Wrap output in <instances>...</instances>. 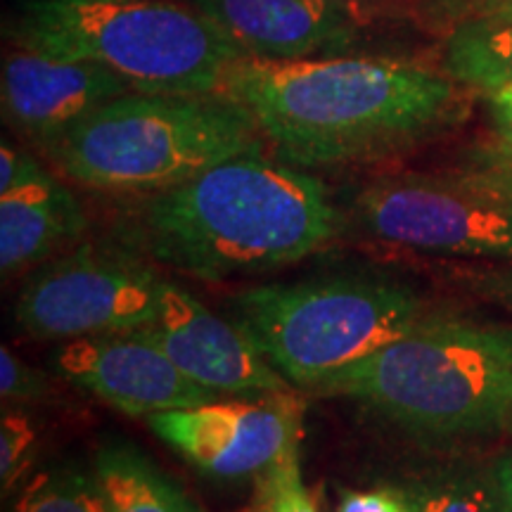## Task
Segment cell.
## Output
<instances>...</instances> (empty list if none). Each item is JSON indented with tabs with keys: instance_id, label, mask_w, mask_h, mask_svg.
Returning <instances> with one entry per match:
<instances>
[{
	"instance_id": "17",
	"label": "cell",
	"mask_w": 512,
	"mask_h": 512,
	"mask_svg": "<svg viewBox=\"0 0 512 512\" xmlns=\"http://www.w3.org/2000/svg\"><path fill=\"white\" fill-rule=\"evenodd\" d=\"M406 496L415 512H508L491 472H437L406 489Z\"/></svg>"
},
{
	"instance_id": "21",
	"label": "cell",
	"mask_w": 512,
	"mask_h": 512,
	"mask_svg": "<svg viewBox=\"0 0 512 512\" xmlns=\"http://www.w3.org/2000/svg\"><path fill=\"white\" fill-rule=\"evenodd\" d=\"M0 396L5 403H38L53 396V384L8 347L0 349Z\"/></svg>"
},
{
	"instance_id": "20",
	"label": "cell",
	"mask_w": 512,
	"mask_h": 512,
	"mask_svg": "<svg viewBox=\"0 0 512 512\" xmlns=\"http://www.w3.org/2000/svg\"><path fill=\"white\" fill-rule=\"evenodd\" d=\"M259 510L256 512H318L316 503L306 491L299 467V453L285 458L266 475H261Z\"/></svg>"
},
{
	"instance_id": "16",
	"label": "cell",
	"mask_w": 512,
	"mask_h": 512,
	"mask_svg": "<svg viewBox=\"0 0 512 512\" xmlns=\"http://www.w3.org/2000/svg\"><path fill=\"white\" fill-rule=\"evenodd\" d=\"M93 472L110 512H204L174 479L128 444L102 446Z\"/></svg>"
},
{
	"instance_id": "22",
	"label": "cell",
	"mask_w": 512,
	"mask_h": 512,
	"mask_svg": "<svg viewBox=\"0 0 512 512\" xmlns=\"http://www.w3.org/2000/svg\"><path fill=\"white\" fill-rule=\"evenodd\" d=\"M453 176L512 207V155L508 152L496 150V147L479 152L467 169L456 171Z\"/></svg>"
},
{
	"instance_id": "14",
	"label": "cell",
	"mask_w": 512,
	"mask_h": 512,
	"mask_svg": "<svg viewBox=\"0 0 512 512\" xmlns=\"http://www.w3.org/2000/svg\"><path fill=\"white\" fill-rule=\"evenodd\" d=\"M88 221L67 185L38 169L0 192V271L3 278L50 259L79 238Z\"/></svg>"
},
{
	"instance_id": "2",
	"label": "cell",
	"mask_w": 512,
	"mask_h": 512,
	"mask_svg": "<svg viewBox=\"0 0 512 512\" xmlns=\"http://www.w3.org/2000/svg\"><path fill=\"white\" fill-rule=\"evenodd\" d=\"M138 219L147 252L200 280L299 264L342 226L318 178L261 152L228 159L155 192Z\"/></svg>"
},
{
	"instance_id": "9",
	"label": "cell",
	"mask_w": 512,
	"mask_h": 512,
	"mask_svg": "<svg viewBox=\"0 0 512 512\" xmlns=\"http://www.w3.org/2000/svg\"><path fill=\"white\" fill-rule=\"evenodd\" d=\"M302 413V401L285 392L155 413L147 427L197 470L219 479H249L299 453Z\"/></svg>"
},
{
	"instance_id": "19",
	"label": "cell",
	"mask_w": 512,
	"mask_h": 512,
	"mask_svg": "<svg viewBox=\"0 0 512 512\" xmlns=\"http://www.w3.org/2000/svg\"><path fill=\"white\" fill-rule=\"evenodd\" d=\"M38 451V434L27 413L5 408L0 418V484L8 496L27 477Z\"/></svg>"
},
{
	"instance_id": "7",
	"label": "cell",
	"mask_w": 512,
	"mask_h": 512,
	"mask_svg": "<svg viewBox=\"0 0 512 512\" xmlns=\"http://www.w3.org/2000/svg\"><path fill=\"white\" fill-rule=\"evenodd\" d=\"M162 278L138 256L86 242L48 261L24 285L17 325L36 339H79L155 323Z\"/></svg>"
},
{
	"instance_id": "18",
	"label": "cell",
	"mask_w": 512,
	"mask_h": 512,
	"mask_svg": "<svg viewBox=\"0 0 512 512\" xmlns=\"http://www.w3.org/2000/svg\"><path fill=\"white\" fill-rule=\"evenodd\" d=\"M12 512H110V505L95 472L50 467L24 484Z\"/></svg>"
},
{
	"instance_id": "28",
	"label": "cell",
	"mask_w": 512,
	"mask_h": 512,
	"mask_svg": "<svg viewBox=\"0 0 512 512\" xmlns=\"http://www.w3.org/2000/svg\"><path fill=\"white\" fill-rule=\"evenodd\" d=\"M491 477H494L498 491H501L505 508L512 512V451L503 453V456L496 460L494 467H491Z\"/></svg>"
},
{
	"instance_id": "4",
	"label": "cell",
	"mask_w": 512,
	"mask_h": 512,
	"mask_svg": "<svg viewBox=\"0 0 512 512\" xmlns=\"http://www.w3.org/2000/svg\"><path fill=\"white\" fill-rule=\"evenodd\" d=\"M19 48L95 62L131 91L221 95L242 48L192 5L171 0H24Z\"/></svg>"
},
{
	"instance_id": "29",
	"label": "cell",
	"mask_w": 512,
	"mask_h": 512,
	"mask_svg": "<svg viewBox=\"0 0 512 512\" xmlns=\"http://www.w3.org/2000/svg\"><path fill=\"white\" fill-rule=\"evenodd\" d=\"M339 3L347 5L349 10H356V8H361V5H370V3H375V0H339Z\"/></svg>"
},
{
	"instance_id": "15",
	"label": "cell",
	"mask_w": 512,
	"mask_h": 512,
	"mask_svg": "<svg viewBox=\"0 0 512 512\" xmlns=\"http://www.w3.org/2000/svg\"><path fill=\"white\" fill-rule=\"evenodd\" d=\"M446 74L484 95L512 91V5L465 19L446 34Z\"/></svg>"
},
{
	"instance_id": "8",
	"label": "cell",
	"mask_w": 512,
	"mask_h": 512,
	"mask_svg": "<svg viewBox=\"0 0 512 512\" xmlns=\"http://www.w3.org/2000/svg\"><path fill=\"white\" fill-rule=\"evenodd\" d=\"M354 216L373 238L460 259L512 261V207L448 176L406 174L368 183Z\"/></svg>"
},
{
	"instance_id": "27",
	"label": "cell",
	"mask_w": 512,
	"mask_h": 512,
	"mask_svg": "<svg viewBox=\"0 0 512 512\" xmlns=\"http://www.w3.org/2000/svg\"><path fill=\"white\" fill-rule=\"evenodd\" d=\"M491 119H494L496 150L512 155V91L491 95Z\"/></svg>"
},
{
	"instance_id": "12",
	"label": "cell",
	"mask_w": 512,
	"mask_h": 512,
	"mask_svg": "<svg viewBox=\"0 0 512 512\" xmlns=\"http://www.w3.org/2000/svg\"><path fill=\"white\" fill-rule=\"evenodd\" d=\"M3 112L24 136L43 147L83 117L131 93L119 76L95 62L17 48L3 62Z\"/></svg>"
},
{
	"instance_id": "3",
	"label": "cell",
	"mask_w": 512,
	"mask_h": 512,
	"mask_svg": "<svg viewBox=\"0 0 512 512\" xmlns=\"http://www.w3.org/2000/svg\"><path fill=\"white\" fill-rule=\"evenodd\" d=\"M309 392L342 396L420 437H470L512 422V328L425 316Z\"/></svg>"
},
{
	"instance_id": "30",
	"label": "cell",
	"mask_w": 512,
	"mask_h": 512,
	"mask_svg": "<svg viewBox=\"0 0 512 512\" xmlns=\"http://www.w3.org/2000/svg\"><path fill=\"white\" fill-rule=\"evenodd\" d=\"M505 5H512V0H508V3H505ZM501 8H503V5H501Z\"/></svg>"
},
{
	"instance_id": "24",
	"label": "cell",
	"mask_w": 512,
	"mask_h": 512,
	"mask_svg": "<svg viewBox=\"0 0 512 512\" xmlns=\"http://www.w3.org/2000/svg\"><path fill=\"white\" fill-rule=\"evenodd\" d=\"M337 512H415L406 491H344Z\"/></svg>"
},
{
	"instance_id": "10",
	"label": "cell",
	"mask_w": 512,
	"mask_h": 512,
	"mask_svg": "<svg viewBox=\"0 0 512 512\" xmlns=\"http://www.w3.org/2000/svg\"><path fill=\"white\" fill-rule=\"evenodd\" d=\"M50 368L126 415L202 406L216 392L185 377L145 328L67 339L50 354Z\"/></svg>"
},
{
	"instance_id": "1",
	"label": "cell",
	"mask_w": 512,
	"mask_h": 512,
	"mask_svg": "<svg viewBox=\"0 0 512 512\" xmlns=\"http://www.w3.org/2000/svg\"><path fill=\"white\" fill-rule=\"evenodd\" d=\"M221 95L252 114L280 162L323 169L408 150L448 126L460 93L451 76L380 57H242Z\"/></svg>"
},
{
	"instance_id": "6",
	"label": "cell",
	"mask_w": 512,
	"mask_h": 512,
	"mask_svg": "<svg viewBox=\"0 0 512 512\" xmlns=\"http://www.w3.org/2000/svg\"><path fill=\"white\" fill-rule=\"evenodd\" d=\"M425 318L413 287L387 275L332 273L235 294L230 320L294 387L313 389L408 335Z\"/></svg>"
},
{
	"instance_id": "13",
	"label": "cell",
	"mask_w": 512,
	"mask_h": 512,
	"mask_svg": "<svg viewBox=\"0 0 512 512\" xmlns=\"http://www.w3.org/2000/svg\"><path fill=\"white\" fill-rule=\"evenodd\" d=\"M247 57L294 62L354 43V10L339 0H192Z\"/></svg>"
},
{
	"instance_id": "5",
	"label": "cell",
	"mask_w": 512,
	"mask_h": 512,
	"mask_svg": "<svg viewBox=\"0 0 512 512\" xmlns=\"http://www.w3.org/2000/svg\"><path fill=\"white\" fill-rule=\"evenodd\" d=\"M264 145L252 114L226 95L131 91L83 117L46 152L86 188L159 192L228 159L259 155Z\"/></svg>"
},
{
	"instance_id": "11",
	"label": "cell",
	"mask_w": 512,
	"mask_h": 512,
	"mask_svg": "<svg viewBox=\"0 0 512 512\" xmlns=\"http://www.w3.org/2000/svg\"><path fill=\"white\" fill-rule=\"evenodd\" d=\"M145 330L185 377L211 392L238 399L290 392V382L261 356L245 330L171 280L162 278L157 318Z\"/></svg>"
},
{
	"instance_id": "26",
	"label": "cell",
	"mask_w": 512,
	"mask_h": 512,
	"mask_svg": "<svg viewBox=\"0 0 512 512\" xmlns=\"http://www.w3.org/2000/svg\"><path fill=\"white\" fill-rule=\"evenodd\" d=\"M38 169H41V164H38L34 157L19 152L15 145L3 143V147H0V192L27 181V178L31 174H36Z\"/></svg>"
},
{
	"instance_id": "25",
	"label": "cell",
	"mask_w": 512,
	"mask_h": 512,
	"mask_svg": "<svg viewBox=\"0 0 512 512\" xmlns=\"http://www.w3.org/2000/svg\"><path fill=\"white\" fill-rule=\"evenodd\" d=\"M465 283L479 297L501 304L503 309L512 311V266L496 268V271L470 273L465 278Z\"/></svg>"
},
{
	"instance_id": "23",
	"label": "cell",
	"mask_w": 512,
	"mask_h": 512,
	"mask_svg": "<svg viewBox=\"0 0 512 512\" xmlns=\"http://www.w3.org/2000/svg\"><path fill=\"white\" fill-rule=\"evenodd\" d=\"M508 0H420V15L430 27L446 29V34L456 24L472 19L484 12L501 8Z\"/></svg>"
}]
</instances>
